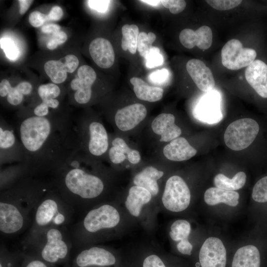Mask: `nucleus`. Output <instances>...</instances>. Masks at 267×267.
<instances>
[{"label":"nucleus","mask_w":267,"mask_h":267,"mask_svg":"<svg viewBox=\"0 0 267 267\" xmlns=\"http://www.w3.org/2000/svg\"><path fill=\"white\" fill-rule=\"evenodd\" d=\"M14 127L30 177H48L76 150L72 116L67 112L44 117L21 111Z\"/></svg>","instance_id":"obj_1"},{"label":"nucleus","mask_w":267,"mask_h":267,"mask_svg":"<svg viewBox=\"0 0 267 267\" xmlns=\"http://www.w3.org/2000/svg\"><path fill=\"white\" fill-rule=\"evenodd\" d=\"M79 150L48 176L61 197L74 209H89L112 200L116 171Z\"/></svg>","instance_id":"obj_2"},{"label":"nucleus","mask_w":267,"mask_h":267,"mask_svg":"<svg viewBox=\"0 0 267 267\" xmlns=\"http://www.w3.org/2000/svg\"><path fill=\"white\" fill-rule=\"evenodd\" d=\"M51 184L48 178L29 176L1 191V233L12 235L29 227L38 203Z\"/></svg>","instance_id":"obj_3"},{"label":"nucleus","mask_w":267,"mask_h":267,"mask_svg":"<svg viewBox=\"0 0 267 267\" xmlns=\"http://www.w3.org/2000/svg\"><path fill=\"white\" fill-rule=\"evenodd\" d=\"M123 213L114 199L88 210L70 233L73 247L77 249L112 238L121 230Z\"/></svg>","instance_id":"obj_4"},{"label":"nucleus","mask_w":267,"mask_h":267,"mask_svg":"<svg viewBox=\"0 0 267 267\" xmlns=\"http://www.w3.org/2000/svg\"><path fill=\"white\" fill-rule=\"evenodd\" d=\"M22 251L49 264L68 265L73 248L71 234L67 228L50 226L25 237Z\"/></svg>","instance_id":"obj_5"},{"label":"nucleus","mask_w":267,"mask_h":267,"mask_svg":"<svg viewBox=\"0 0 267 267\" xmlns=\"http://www.w3.org/2000/svg\"><path fill=\"white\" fill-rule=\"evenodd\" d=\"M72 123L76 150L95 160L105 162L110 135L100 117L85 112L78 116H72Z\"/></svg>","instance_id":"obj_6"},{"label":"nucleus","mask_w":267,"mask_h":267,"mask_svg":"<svg viewBox=\"0 0 267 267\" xmlns=\"http://www.w3.org/2000/svg\"><path fill=\"white\" fill-rule=\"evenodd\" d=\"M74 213L73 207L61 197L51 183L35 209L26 237L50 226L67 228L72 221Z\"/></svg>","instance_id":"obj_7"},{"label":"nucleus","mask_w":267,"mask_h":267,"mask_svg":"<svg viewBox=\"0 0 267 267\" xmlns=\"http://www.w3.org/2000/svg\"><path fill=\"white\" fill-rule=\"evenodd\" d=\"M69 262L68 267H121L123 258L113 249L95 244L77 249Z\"/></svg>","instance_id":"obj_8"},{"label":"nucleus","mask_w":267,"mask_h":267,"mask_svg":"<svg viewBox=\"0 0 267 267\" xmlns=\"http://www.w3.org/2000/svg\"><path fill=\"white\" fill-rule=\"evenodd\" d=\"M191 197L190 190L184 179L173 175L166 179L159 199L161 206L168 211L180 213L188 208Z\"/></svg>","instance_id":"obj_9"},{"label":"nucleus","mask_w":267,"mask_h":267,"mask_svg":"<svg viewBox=\"0 0 267 267\" xmlns=\"http://www.w3.org/2000/svg\"><path fill=\"white\" fill-rule=\"evenodd\" d=\"M260 127L255 120L246 118L230 123L224 134L225 145L230 149L239 151L251 145L257 137Z\"/></svg>","instance_id":"obj_10"},{"label":"nucleus","mask_w":267,"mask_h":267,"mask_svg":"<svg viewBox=\"0 0 267 267\" xmlns=\"http://www.w3.org/2000/svg\"><path fill=\"white\" fill-rule=\"evenodd\" d=\"M23 146L18 138L14 127L3 118L0 121V165L3 166L24 163Z\"/></svg>","instance_id":"obj_11"},{"label":"nucleus","mask_w":267,"mask_h":267,"mask_svg":"<svg viewBox=\"0 0 267 267\" xmlns=\"http://www.w3.org/2000/svg\"><path fill=\"white\" fill-rule=\"evenodd\" d=\"M147 114L143 104L134 103L118 109L113 115L107 117V121L117 133H129L141 125Z\"/></svg>","instance_id":"obj_12"},{"label":"nucleus","mask_w":267,"mask_h":267,"mask_svg":"<svg viewBox=\"0 0 267 267\" xmlns=\"http://www.w3.org/2000/svg\"><path fill=\"white\" fill-rule=\"evenodd\" d=\"M256 56L257 52L254 49L243 47L241 42L237 39L228 41L221 51L222 64L231 70L248 66Z\"/></svg>","instance_id":"obj_13"},{"label":"nucleus","mask_w":267,"mask_h":267,"mask_svg":"<svg viewBox=\"0 0 267 267\" xmlns=\"http://www.w3.org/2000/svg\"><path fill=\"white\" fill-rule=\"evenodd\" d=\"M195 261L194 267H227V252L222 241L216 237L207 238Z\"/></svg>","instance_id":"obj_14"},{"label":"nucleus","mask_w":267,"mask_h":267,"mask_svg":"<svg viewBox=\"0 0 267 267\" xmlns=\"http://www.w3.org/2000/svg\"><path fill=\"white\" fill-rule=\"evenodd\" d=\"M77 74L78 77L73 79L70 84L73 91V102L78 105H86L93 97L92 86L96 79V74L92 67L84 65L78 69Z\"/></svg>","instance_id":"obj_15"},{"label":"nucleus","mask_w":267,"mask_h":267,"mask_svg":"<svg viewBox=\"0 0 267 267\" xmlns=\"http://www.w3.org/2000/svg\"><path fill=\"white\" fill-rule=\"evenodd\" d=\"M141 159L140 152L130 147L122 137L110 135L109 147L105 162H108L113 169L126 160L132 165H137Z\"/></svg>","instance_id":"obj_16"},{"label":"nucleus","mask_w":267,"mask_h":267,"mask_svg":"<svg viewBox=\"0 0 267 267\" xmlns=\"http://www.w3.org/2000/svg\"><path fill=\"white\" fill-rule=\"evenodd\" d=\"M165 172L156 165H148L142 167L134 175L133 185L142 187L152 194L154 200L160 199L162 192V178Z\"/></svg>","instance_id":"obj_17"},{"label":"nucleus","mask_w":267,"mask_h":267,"mask_svg":"<svg viewBox=\"0 0 267 267\" xmlns=\"http://www.w3.org/2000/svg\"><path fill=\"white\" fill-rule=\"evenodd\" d=\"M153 201H154L153 197L148 190L132 185L128 190L124 200V206L130 217L141 219L145 210Z\"/></svg>","instance_id":"obj_18"},{"label":"nucleus","mask_w":267,"mask_h":267,"mask_svg":"<svg viewBox=\"0 0 267 267\" xmlns=\"http://www.w3.org/2000/svg\"><path fill=\"white\" fill-rule=\"evenodd\" d=\"M175 121V116L169 113H160L152 120L150 128L160 142L169 143L180 136L181 130Z\"/></svg>","instance_id":"obj_19"},{"label":"nucleus","mask_w":267,"mask_h":267,"mask_svg":"<svg viewBox=\"0 0 267 267\" xmlns=\"http://www.w3.org/2000/svg\"><path fill=\"white\" fill-rule=\"evenodd\" d=\"M219 95L212 91L205 95L198 102L194 110L197 119L207 123L214 124L222 118L220 109Z\"/></svg>","instance_id":"obj_20"},{"label":"nucleus","mask_w":267,"mask_h":267,"mask_svg":"<svg viewBox=\"0 0 267 267\" xmlns=\"http://www.w3.org/2000/svg\"><path fill=\"white\" fill-rule=\"evenodd\" d=\"M186 70L196 86L204 92H210L215 88L213 74L206 64L198 59L189 60L186 65Z\"/></svg>","instance_id":"obj_21"},{"label":"nucleus","mask_w":267,"mask_h":267,"mask_svg":"<svg viewBox=\"0 0 267 267\" xmlns=\"http://www.w3.org/2000/svg\"><path fill=\"white\" fill-rule=\"evenodd\" d=\"M179 39L182 45L187 48L197 46L201 49H207L212 45L213 33L211 29L205 25L195 31L186 28L180 32Z\"/></svg>","instance_id":"obj_22"},{"label":"nucleus","mask_w":267,"mask_h":267,"mask_svg":"<svg viewBox=\"0 0 267 267\" xmlns=\"http://www.w3.org/2000/svg\"><path fill=\"white\" fill-rule=\"evenodd\" d=\"M89 54L94 63L103 69L110 68L114 64L115 55L109 41L103 38L93 40L89 45Z\"/></svg>","instance_id":"obj_23"},{"label":"nucleus","mask_w":267,"mask_h":267,"mask_svg":"<svg viewBox=\"0 0 267 267\" xmlns=\"http://www.w3.org/2000/svg\"><path fill=\"white\" fill-rule=\"evenodd\" d=\"M245 77L248 83L262 97L267 98V65L255 60L247 67Z\"/></svg>","instance_id":"obj_24"},{"label":"nucleus","mask_w":267,"mask_h":267,"mask_svg":"<svg viewBox=\"0 0 267 267\" xmlns=\"http://www.w3.org/2000/svg\"><path fill=\"white\" fill-rule=\"evenodd\" d=\"M164 156L174 162L186 161L194 157L197 150L184 137H178L166 144L163 148Z\"/></svg>","instance_id":"obj_25"},{"label":"nucleus","mask_w":267,"mask_h":267,"mask_svg":"<svg viewBox=\"0 0 267 267\" xmlns=\"http://www.w3.org/2000/svg\"><path fill=\"white\" fill-rule=\"evenodd\" d=\"M262 256L259 248L247 245L238 248L232 256L230 267H262Z\"/></svg>","instance_id":"obj_26"},{"label":"nucleus","mask_w":267,"mask_h":267,"mask_svg":"<svg viewBox=\"0 0 267 267\" xmlns=\"http://www.w3.org/2000/svg\"><path fill=\"white\" fill-rule=\"evenodd\" d=\"M123 267H168L165 256L150 250L143 251L134 256L131 259L123 261Z\"/></svg>","instance_id":"obj_27"},{"label":"nucleus","mask_w":267,"mask_h":267,"mask_svg":"<svg viewBox=\"0 0 267 267\" xmlns=\"http://www.w3.org/2000/svg\"><path fill=\"white\" fill-rule=\"evenodd\" d=\"M29 176L28 170L24 163L8 165L0 167V191L10 188L21 179Z\"/></svg>","instance_id":"obj_28"},{"label":"nucleus","mask_w":267,"mask_h":267,"mask_svg":"<svg viewBox=\"0 0 267 267\" xmlns=\"http://www.w3.org/2000/svg\"><path fill=\"white\" fill-rule=\"evenodd\" d=\"M130 82L136 97L140 100L154 102L163 97L164 89L160 87L150 86L138 77H132Z\"/></svg>","instance_id":"obj_29"},{"label":"nucleus","mask_w":267,"mask_h":267,"mask_svg":"<svg viewBox=\"0 0 267 267\" xmlns=\"http://www.w3.org/2000/svg\"><path fill=\"white\" fill-rule=\"evenodd\" d=\"M239 194L235 191L222 189L217 187L207 189L204 195L205 202L214 206L222 203L231 207H236L239 203Z\"/></svg>","instance_id":"obj_30"},{"label":"nucleus","mask_w":267,"mask_h":267,"mask_svg":"<svg viewBox=\"0 0 267 267\" xmlns=\"http://www.w3.org/2000/svg\"><path fill=\"white\" fill-rule=\"evenodd\" d=\"M246 175L243 172L236 173L232 178L222 174H217L214 178L216 187L226 190L235 191L241 188L245 184Z\"/></svg>","instance_id":"obj_31"},{"label":"nucleus","mask_w":267,"mask_h":267,"mask_svg":"<svg viewBox=\"0 0 267 267\" xmlns=\"http://www.w3.org/2000/svg\"><path fill=\"white\" fill-rule=\"evenodd\" d=\"M122 38L121 47L123 50H128L134 54L137 50L139 28L135 24H125L121 29Z\"/></svg>","instance_id":"obj_32"},{"label":"nucleus","mask_w":267,"mask_h":267,"mask_svg":"<svg viewBox=\"0 0 267 267\" xmlns=\"http://www.w3.org/2000/svg\"><path fill=\"white\" fill-rule=\"evenodd\" d=\"M44 69L52 83L56 85L64 82L67 78V72L60 59L47 61L44 64Z\"/></svg>","instance_id":"obj_33"},{"label":"nucleus","mask_w":267,"mask_h":267,"mask_svg":"<svg viewBox=\"0 0 267 267\" xmlns=\"http://www.w3.org/2000/svg\"><path fill=\"white\" fill-rule=\"evenodd\" d=\"M191 225L185 220L179 219L174 221L170 226L169 236L175 242L188 240L191 232Z\"/></svg>","instance_id":"obj_34"},{"label":"nucleus","mask_w":267,"mask_h":267,"mask_svg":"<svg viewBox=\"0 0 267 267\" xmlns=\"http://www.w3.org/2000/svg\"><path fill=\"white\" fill-rule=\"evenodd\" d=\"M18 252L19 267H57L23 251Z\"/></svg>","instance_id":"obj_35"},{"label":"nucleus","mask_w":267,"mask_h":267,"mask_svg":"<svg viewBox=\"0 0 267 267\" xmlns=\"http://www.w3.org/2000/svg\"><path fill=\"white\" fill-rule=\"evenodd\" d=\"M156 36L152 32L146 33L145 32L139 33L138 37L137 49L139 55L145 58L152 47V44L156 40Z\"/></svg>","instance_id":"obj_36"},{"label":"nucleus","mask_w":267,"mask_h":267,"mask_svg":"<svg viewBox=\"0 0 267 267\" xmlns=\"http://www.w3.org/2000/svg\"><path fill=\"white\" fill-rule=\"evenodd\" d=\"M37 93L40 100L58 98L61 93L59 86L54 83L43 84L39 86Z\"/></svg>","instance_id":"obj_37"},{"label":"nucleus","mask_w":267,"mask_h":267,"mask_svg":"<svg viewBox=\"0 0 267 267\" xmlns=\"http://www.w3.org/2000/svg\"><path fill=\"white\" fill-rule=\"evenodd\" d=\"M252 198L259 203H267V176L260 178L254 185Z\"/></svg>","instance_id":"obj_38"},{"label":"nucleus","mask_w":267,"mask_h":267,"mask_svg":"<svg viewBox=\"0 0 267 267\" xmlns=\"http://www.w3.org/2000/svg\"><path fill=\"white\" fill-rule=\"evenodd\" d=\"M0 48H2L5 56L9 59L15 60L19 56L20 51L14 42L10 38H2L0 39Z\"/></svg>","instance_id":"obj_39"},{"label":"nucleus","mask_w":267,"mask_h":267,"mask_svg":"<svg viewBox=\"0 0 267 267\" xmlns=\"http://www.w3.org/2000/svg\"><path fill=\"white\" fill-rule=\"evenodd\" d=\"M0 267H19L18 255L7 249L1 250L0 252Z\"/></svg>","instance_id":"obj_40"},{"label":"nucleus","mask_w":267,"mask_h":267,"mask_svg":"<svg viewBox=\"0 0 267 267\" xmlns=\"http://www.w3.org/2000/svg\"><path fill=\"white\" fill-rule=\"evenodd\" d=\"M146 66L149 68L160 66L163 62V58L158 47L152 46L145 58Z\"/></svg>","instance_id":"obj_41"},{"label":"nucleus","mask_w":267,"mask_h":267,"mask_svg":"<svg viewBox=\"0 0 267 267\" xmlns=\"http://www.w3.org/2000/svg\"><path fill=\"white\" fill-rule=\"evenodd\" d=\"M206 1L214 8L219 10H227L239 5L240 0H207Z\"/></svg>","instance_id":"obj_42"},{"label":"nucleus","mask_w":267,"mask_h":267,"mask_svg":"<svg viewBox=\"0 0 267 267\" xmlns=\"http://www.w3.org/2000/svg\"><path fill=\"white\" fill-rule=\"evenodd\" d=\"M26 96L20 91L17 85L12 87L8 94L4 98L9 105L13 106H18L23 102Z\"/></svg>","instance_id":"obj_43"},{"label":"nucleus","mask_w":267,"mask_h":267,"mask_svg":"<svg viewBox=\"0 0 267 267\" xmlns=\"http://www.w3.org/2000/svg\"><path fill=\"white\" fill-rule=\"evenodd\" d=\"M161 2L173 14L180 13L185 9L186 5L185 1L183 0H162Z\"/></svg>","instance_id":"obj_44"},{"label":"nucleus","mask_w":267,"mask_h":267,"mask_svg":"<svg viewBox=\"0 0 267 267\" xmlns=\"http://www.w3.org/2000/svg\"><path fill=\"white\" fill-rule=\"evenodd\" d=\"M60 60L63 63L66 72L70 73L74 72L79 64L77 57L73 54H68Z\"/></svg>","instance_id":"obj_45"},{"label":"nucleus","mask_w":267,"mask_h":267,"mask_svg":"<svg viewBox=\"0 0 267 267\" xmlns=\"http://www.w3.org/2000/svg\"><path fill=\"white\" fill-rule=\"evenodd\" d=\"M67 39L66 34L62 31L53 35L51 39L47 44V47L50 50L55 49L58 45L64 43Z\"/></svg>","instance_id":"obj_46"},{"label":"nucleus","mask_w":267,"mask_h":267,"mask_svg":"<svg viewBox=\"0 0 267 267\" xmlns=\"http://www.w3.org/2000/svg\"><path fill=\"white\" fill-rule=\"evenodd\" d=\"M47 20V15L37 10L32 12L29 16V22L34 27H41Z\"/></svg>","instance_id":"obj_47"},{"label":"nucleus","mask_w":267,"mask_h":267,"mask_svg":"<svg viewBox=\"0 0 267 267\" xmlns=\"http://www.w3.org/2000/svg\"><path fill=\"white\" fill-rule=\"evenodd\" d=\"M176 248L178 252L183 255L190 256L192 254L193 245L189 240L178 242Z\"/></svg>","instance_id":"obj_48"},{"label":"nucleus","mask_w":267,"mask_h":267,"mask_svg":"<svg viewBox=\"0 0 267 267\" xmlns=\"http://www.w3.org/2000/svg\"><path fill=\"white\" fill-rule=\"evenodd\" d=\"M109 0H88L89 7L97 12L104 13L108 8Z\"/></svg>","instance_id":"obj_49"},{"label":"nucleus","mask_w":267,"mask_h":267,"mask_svg":"<svg viewBox=\"0 0 267 267\" xmlns=\"http://www.w3.org/2000/svg\"><path fill=\"white\" fill-rule=\"evenodd\" d=\"M63 14V10L60 6H54L47 15L48 20L58 21L62 18Z\"/></svg>","instance_id":"obj_50"},{"label":"nucleus","mask_w":267,"mask_h":267,"mask_svg":"<svg viewBox=\"0 0 267 267\" xmlns=\"http://www.w3.org/2000/svg\"><path fill=\"white\" fill-rule=\"evenodd\" d=\"M9 81L7 79H3L0 83V96L4 98L9 92L12 88Z\"/></svg>","instance_id":"obj_51"},{"label":"nucleus","mask_w":267,"mask_h":267,"mask_svg":"<svg viewBox=\"0 0 267 267\" xmlns=\"http://www.w3.org/2000/svg\"><path fill=\"white\" fill-rule=\"evenodd\" d=\"M60 31V27L56 24H49L43 26L41 31L45 34H52L53 35Z\"/></svg>","instance_id":"obj_52"},{"label":"nucleus","mask_w":267,"mask_h":267,"mask_svg":"<svg viewBox=\"0 0 267 267\" xmlns=\"http://www.w3.org/2000/svg\"><path fill=\"white\" fill-rule=\"evenodd\" d=\"M168 72L166 70L157 71L152 74L151 79L153 82H160V81L165 80V77L167 76Z\"/></svg>","instance_id":"obj_53"},{"label":"nucleus","mask_w":267,"mask_h":267,"mask_svg":"<svg viewBox=\"0 0 267 267\" xmlns=\"http://www.w3.org/2000/svg\"><path fill=\"white\" fill-rule=\"evenodd\" d=\"M33 0H19L20 9L19 13L20 14H24L29 9Z\"/></svg>","instance_id":"obj_54"},{"label":"nucleus","mask_w":267,"mask_h":267,"mask_svg":"<svg viewBox=\"0 0 267 267\" xmlns=\"http://www.w3.org/2000/svg\"><path fill=\"white\" fill-rule=\"evenodd\" d=\"M168 267H187L185 265L169 257H166Z\"/></svg>","instance_id":"obj_55"},{"label":"nucleus","mask_w":267,"mask_h":267,"mask_svg":"<svg viewBox=\"0 0 267 267\" xmlns=\"http://www.w3.org/2000/svg\"><path fill=\"white\" fill-rule=\"evenodd\" d=\"M140 1L144 2L145 3H147L148 4H149L150 5L152 6H157L159 4L161 3V0H140Z\"/></svg>","instance_id":"obj_56"},{"label":"nucleus","mask_w":267,"mask_h":267,"mask_svg":"<svg viewBox=\"0 0 267 267\" xmlns=\"http://www.w3.org/2000/svg\"><path fill=\"white\" fill-rule=\"evenodd\" d=\"M121 267H123V266H121Z\"/></svg>","instance_id":"obj_57"}]
</instances>
